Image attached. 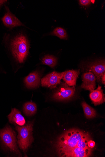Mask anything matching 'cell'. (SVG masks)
Returning a JSON list of instances; mask_svg holds the SVG:
<instances>
[{
	"label": "cell",
	"mask_w": 105,
	"mask_h": 157,
	"mask_svg": "<svg viewBox=\"0 0 105 157\" xmlns=\"http://www.w3.org/2000/svg\"><path fill=\"white\" fill-rule=\"evenodd\" d=\"M64 73L65 72L59 73L54 71L47 75L41 80L42 86L51 89L55 88L58 84H60Z\"/></svg>",
	"instance_id": "8992f818"
},
{
	"label": "cell",
	"mask_w": 105,
	"mask_h": 157,
	"mask_svg": "<svg viewBox=\"0 0 105 157\" xmlns=\"http://www.w3.org/2000/svg\"><path fill=\"white\" fill-rule=\"evenodd\" d=\"M37 107L36 104L33 102L26 103L23 106V111L27 116H33L36 113Z\"/></svg>",
	"instance_id": "9a60e30c"
},
{
	"label": "cell",
	"mask_w": 105,
	"mask_h": 157,
	"mask_svg": "<svg viewBox=\"0 0 105 157\" xmlns=\"http://www.w3.org/2000/svg\"><path fill=\"white\" fill-rule=\"evenodd\" d=\"M102 81L103 84L105 85V73H104L101 77Z\"/></svg>",
	"instance_id": "44dd1931"
},
{
	"label": "cell",
	"mask_w": 105,
	"mask_h": 157,
	"mask_svg": "<svg viewBox=\"0 0 105 157\" xmlns=\"http://www.w3.org/2000/svg\"><path fill=\"white\" fill-rule=\"evenodd\" d=\"M0 138L3 145L10 151L20 154L17 147L16 133L9 126L0 131Z\"/></svg>",
	"instance_id": "277c9868"
},
{
	"label": "cell",
	"mask_w": 105,
	"mask_h": 157,
	"mask_svg": "<svg viewBox=\"0 0 105 157\" xmlns=\"http://www.w3.org/2000/svg\"><path fill=\"white\" fill-rule=\"evenodd\" d=\"M95 145V143L94 141L91 140H89L87 144L88 147L89 148H94Z\"/></svg>",
	"instance_id": "ffe728a7"
},
{
	"label": "cell",
	"mask_w": 105,
	"mask_h": 157,
	"mask_svg": "<svg viewBox=\"0 0 105 157\" xmlns=\"http://www.w3.org/2000/svg\"><path fill=\"white\" fill-rule=\"evenodd\" d=\"M91 138V135L81 130L73 129L66 132L60 137L56 144L59 155L77 147L81 141Z\"/></svg>",
	"instance_id": "6da1fadb"
},
{
	"label": "cell",
	"mask_w": 105,
	"mask_h": 157,
	"mask_svg": "<svg viewBox=\"0 0 105 157\" xmlns=\"http://www.w3.org/2000/svg\"><path fill=\"white\" fill-rule=\"evenodd\" d=\"M5 7L6 13L2 20L6 26L10 29L18 26H25L15 15L11 13L8 7L6 6Z\"/></svg>",
	"instance_id": "9c48e42d"
},
{
	"label": "cell",
	"mask_w": 105,
	"mask_h": 157,
	"mask_svg": "<svg viewBox=\"0 0 105 157\" xmlns=\"http://www.w3.org/2000/svg\"><path fill=\"white\" fill-rule=\"evenodd\" d=\"M40 76L37 71L30 74L24 79L26 86L29 88H35L39 87L40 84Z\"/></svg>",
	"instance_id": "8fae6325"
},
{
	"label": "cell",
	"mask_w": 105,
	"mask_h": 157,
	"mask_svg": "<svg viewBox=\"0 0 105 157\" xmlns=\"http://www.w3.org/2000/svg\"><path fill=\"white\" fill-rule=\"evenodd\" d=\"M93 103L95 105H99L103 103L105 101L104 94L102 87L98 86V88L91 92L89 95Z\"/></svg>",
	"instance_id": "4fadbf2b"
},
{
	"label": "cell",
	"mask_w": 105,
	"mask_h": 157,
	"mask_svg": "<svg viewBox=\"0 0 105 157\" xmlns=\"http://www.w3.org/2000/svg\"><path fill=\"white\" fill-rule=\"evenodd\" d=\"M66 83H62L54 94L52 98L55 100L64 101L71 98L75 92V87H70Z\"/></svg>",
	"instance_id": "5b68a950"
},
{
	"label": "cell",
	"mask_w": 105,
	"mask_h": 157,
	"mask_svg": "<svg viewBox=\"0 0 105 157\" xmlns=\"http://www.w3.org/2000/svg\"><path fill=\"white\" fill-rule=\"evenodd\" d=\"M83 82L81 86L82 88L91 92L96 87V78L94 74L91 72L83 74L82 76Z\"/></svg>",
	"instance_id": "30bf717a"
},
{
	"label": "cell",
	"mask_w": 105,
	"mask_h": 157,
	"mask_svg": "<svg viewBox=\"0 0 105 157\" xmlns=\"http://www.w3.org/2000/svg\"><path fill=\"white\" fill-rule=\"evenodd\" d=\"M91 3V1L90 0H80V4L83 6H88Z\"/></svg>",
	"instance_id": "d6986e66"
},
{
	"label": "cell",
	"mask_w": 105,
	"mask_h": 157,
	"mask_svg": "<svg viewBox=\"0 0 105 157\" xmlns=\"http://www.w3.org/2000/svg\"><path fill=\"white\" fill-rule=\"evenodd\" d=\"M94 149L89 148L83 149L76 147L59 155L60 157H88L92 156Z\"/></svg>",
	"instance_id": "52a82bcc"
},
{
	"label": "cell",
	"mask_w": 105,
	"mask_h": 157,
	"mask_svg": "<svg viewBox=\"0 0 105 157\" xmlns=\"http://www.w3.org/2000/svg\"><path fill=\"white\" fill-rule=\"evenodd\" d=\"M10 122L19 126L24 125L26 121L20 112L16 108L12 109L8 116Z\"/></svg>",
	"instance_id": "7c38bea8"
},
{
	"label": "cell",
	"mask_w": 105,
	"mask_h": 157,
	"mask_svg": "<svg viewBox=\"0 0 105 157\" xmlns=\"http://www.w3.org/2000/svg\"><path fill=\"white\" fill-rule=\"evenodd\" d=\"M80 74L79 70H70L66 71L63 79L69 86H74L76 85L77 80Z\"/></svg>",
	"instance_id": "5bb4252c"
},
{
	"label": "cell",
	"mask_w": 105,
	"mask_h": 157,
	"mask_svg": "<svg viewBox=\"0 0 105 157\" xmlns=\"http://www.w3.org/2000/svg\"><path fill=\"white\" fill-rule=\"evenodd\" d=\"M57 59L52 55H49L45 56L42 60V63L48 65L51 68L54 67L57 63Z\"/></svg>",
	"instance_id": "e0dca14e"
},
{
	"label": "cell",
	"mask_w": 105,
	"mask_h": 157,
	"mask_svg": "<svg viewBox=\"0 0 105 157\" xmlns=\"http://www.w3.org/2000/svg\"><path fill=\"white\" fill-rule=\"evenodd\" d=\"M86 69L92 72L96 77L98 82L100 81L101 78L105 73V61L100 60L87 65Z\"/></svg>",
	"instance_id": "ba28073f"
},
{
	"label": "cell",
	"mask_w": 105,
	"mask_h": 157,
	"mask_svg": "<svg viewBox=\"0 0 105 157\" xmlns=\"http://www.w3.org/2000/svg\"><path fill=\"white\" fill-rule=\"evenodd\" d=\"M33 126L32 122H29L25 125H18L16 127V130L18 133V138L19 146L24 151H26L31 146L34 140Z\"/></svg>",
	"instance_id": "3957f363"
},
{
	"label": "cell",
	"mask_w": 105,
	"mask_h": 157,
	"mask_svg": "<svg viewBox=\"0 0 105 157\" xmlns=\"http://www.w3.org/2000/svg\"><path fill=\"white\" fill-rule=\"evenodd\" d=\"M7 1H0V6L7 2Z\"/></svg>",
	"instance_id": "7402d4cb"
},
{
	"label": "cell",
	"mask_w": 105,
	"mask_h": 157,
	"mask_svg": "<svg viewBox=\"0 0 105 157\" xmlns=\"http://www.w3.org/2000/svg\"><path fill=\"white\" fill-rule=\"evenodd\" d=\"M82 105L85 115L87 118L91 119L96 117V111L94 108L88 105L84 101L82 103Z\"/></svg>",
	"instance_id": "2e32d148"
},
{
	"label": "cell",
	"mask_w": 105,
	"mask_h": 157,
	"mask_svg": "<svg viewBox=\"0 0 105 157\" xmlns=\"http://www.w3.org/2000/svg\"><path fill=\"white\" fill-rule=\"evenodd\" d=\"M50 35L57 36L62 39H67V35L66 31L61 27L55 28Z\"/></svg>",
	"instance_id": "ac0fdd59"
},
{
	"label": "cell",
	"mask_w": 105,
	"mask_h": 157,
	"mask_svg": "<svg viewBox=\"0 0 105 157\" xmlns=\"http://www.w3.org/2000/svg\"><path fill=\"white\" fill-rule=\"evenodd\" d=\"M27 36L22 33L17 34L11 40L10 48L12 56L20 64L24 63L28 55L30 43Z\"/></svg>",
	"instance_id": "7a4b0ae2"
}]
</instances>
